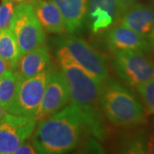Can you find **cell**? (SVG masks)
<instances>
[{
	"label": "cell",
	"instance_id": "cell-27",
	"mask_svg": "<svg viewBox=\"0 0 154 154\" xmlns=\"http://www.w3.org/2000/svg\"><path fill=\"white\" fill-rule=\"evenodd\" d=\"M151 50H152V52H153V55H154V44L151 45Z\"/></svg>",
	"mask_w": 154,
	"mask_h": 154
},
{
	"label": "cell",
	"instance_id": "cell-19",
	"mask_svg": "<svg viewBox=\"0 0 154 154\" xmlns=\"http://www.w3.org/2000/svg\"><path fill=\"white\" fill-rule=\"evenodd\" d=\"M15 6V3L11 0H5L0 5V30L10 28Z\"/></svg>",
	"mask_w": 154,
	"mask_h": 154
},
{
	"label": "cell",
	"instance_id": "cell-21",
	"mask_svg": "<svg viewBox=\"0 0 154 154\" xmlns=\"http://www.w3.org/2000/svg\"><path fill=\"white\" fill-rule=\"evenodd\" d=\"M146 153L154 154V136H149L146 139Z\"/></svg>",
	"mask_w": 154,
	"mask_h": 154
},
{
	"label": "cell",
	"instance_id": "cell-15",
	"mask_svg": "<svg viewBox=\"0 0 154 154\" xmlns=\"http://www.w3.org/2000/svg\"><path fill=\"white\" fill-rule=\"evenodd\" d=\"M21 52L15 35L10 28L0 30V57L6 60L12 69H17Z\"/></svg>",
	"mask_w": 154,
	"mask_h": 154
},
{
	"label": "cell",
	"instance_id": "cell-6",
	"mask_svg": "<svg viewBox=\"0 0 154 154\" xmlns=\"http://www.w3.org/2000/svg\"><path fill=\"white\" fill-rule=\"evenodd\" d=\"M146 53L138 50L115 53L112 66L116 75L126 85L134 88L154 78V61Z\"/></svg>",
	"mask_w": 154,
	"mask_h": 154
},
{
	"label": "cell",
	"instance_id": "cell-17",
	"mask_svg": "<svg viewBox=\"0 0 154 154\" xmlns=\"http://www.w3.org/2000/svg\"><path fill=\"white\" fill-rule=\"evenodd\" d=\"M100 9L107 11L113 18L114 24L117 23L124 9L118 0H88V11Z\"/></svg>",
	"mask_w": 154,
	"mask_h": 154
},
{
	"label": "cell",
	"instance_id": "cell-13",
	"mask_svg": "<svg viewBox=\"0 0 154 154\" xmlns=\"http://www.w3.org/2000/svg\"><path fill=\"white\" fill-rule=\"evenodd\" d=\"M60 11L69 33L81 32L86 23L88 0H49Z\"/></svg>",
	"mask_w": 154,
	"mask_h": 154
},
{
	"label": "cell",
	"instance_id": "cell-5",
	"mask_svg": "<svg viewBox=\"0 0 154 154\" xmlns=\"http://www.w3.org/2000/svg\"><path fill=\"white\" fill-rule=\"evenodd\" d=\"M10 28L17 39L21 55L44 44V30L28 1L17 3Z\"/></svg>",
	"mask_w": 154,
	"mask_h": 154
},
{
	"label": "cell",
	"instance_id": "cell-28",
	"mask_svg": "<svg viewBox=\"0 0 154 154\" xmlns=\"http://www.w3.org/2000/svg\"><path fill=\"white\" fill-rule=\"evenodd\" d=\"M3 1H5V0H3Z\"/></svg>",
	"mask_w": 154,
	"mask_h": 154
},
{
	"label": "cell",
	"instance_id": "cell-25",
	"mask_svg": "<svg viewBox=\"0 0 154 154\" xmlns=\"http://www.w3.org/2000/svg\"><path fill=\"white\" fill-rule=\"evenodd\" d=\"M6 112H7V110H6L5 109H4V108L0 105V118H1V117H3Z\"/></svg>",
	"mask_w": 154,
	"mask_h": 154
},
{
	"label": "cell",
	"instance_id": "cell-3",
	"mask_svg": "<svg viewBox=\"0 0 154 154\" xmlns=\"http://www.w3.org/2000/svg\"><path fill=\"white\" fill-rule=\"evenodd\" d=\"M99 105L108 121L115 126H136L145 119L144 106L136 94L112 78L103 83Z\"/></svg>",
	"mask_w": 154,
	"mask_h": 154
},
{
	"label": "cell",
	"instance_id": "cell-4",
	"mask_svg": "<svg viewBox=\"0 0 154 154\" xmlns=\"http://www.w3.org/2000/svg\"><path fill=\"white\" fill-rule=\"evenodd\" d=\"M51 68L29 78L19 77L14 98L9 105V113L37 120L45 88L49 76Z\"/></svg>",
	"mask_w": 154,
	"mask_h": 154
},
{
	"label": "cell",
	"instance_id": "cell-26",
	"mask_svg": "<svg viewBox=\"0 0 154 154\" xmlns=\"http://www.w3.org/2000/svg\"><path fill=\"white\" fill-rule=\"evenodd\" d=\"M13 1L14 3H20V2H22V1H26V0H11Z\"/></svg>",
	"mask_w": 154,
	"mask_h": 154
},
{
	"label": "cell",
	"instance_id": "cell-23",
	"mask_svg": "<svg viewBox=\"0 0 154 154\" xmlns=\"http://www.w3.org/2000/svg\"><path fill=\"white\" fill-rule=\"evenodd\" d=\"M118 1H119V3L121 4V5L122 6V8L125 9L128 6L133 5L134 3H136L137 0H118Z\"/></svg>",
	"mask_w": 154,
	"mask_h": 154
},
{
	"label": "cell",
	"instance_id": "cell-1",
	"mask_svg": "<svg viewBox=\"0 0 154 154\" xmlns=\"http://www.w3.org/2000/svg\"><path fill=\"white\" fill-rule=\"evenodd\" d=\"M56 49L62 72L69 85L71 103L82 111L89 132L99 140H104L106 128L99 105L103 82L83 69L64 46L56 44Z\"/></svg>",
	"mask_w": 154,
	"mask_h": 154
},
{
	"label": "cell",
	"instance_id": "cell-7",
	"mask_svg": "<svg viewBox=\"0 0 154 154\" xmlns=\"http://www.w3.org/2000/svg\"><path fill=\"white\" fill-rule=\"evenodd\" d=\"M55 44L64 46L73 58L100 82L104 83L109 78V68L105 56L85 39L71 33L57 38Z\"/></svg>",
	"mask_w": 154,
	"mask_h": 154
},
{
	"label": "cell",
	"instance_id": "cell-9",
	"mask_svg": "<svg viewBox=\"0 0 154 154\" xmlns=\"http://www.w3.org/2000/svg\"><path fill=\"white\" fill-rule=\"evenodd\" d=\"M70 99L69 88L62 70L51 69L45 88L37 121L65 107Z\"/></svg>",
	"mask_w": 154,
	"mask_h": 154
},
{
	"label": "cell",
	"instance_id": "cell-11",
	"mask_svg": "<svg viewBox=\"0 0 154 154\" xmlns=\"http://www.w3.org/2000/svg\"><path fill=\"white\" fill-rule=\"evenodd\" d=\"M119 23L144 37H147L154 27V7L134 3L124 9Z\"/></svg>",
	"mask_w": 154,
	"mask_h": 154
},
{
	"label": "cell",
	"instance_id": "cell-16",
	"mask_svg": "<svg viewBox=\"0 0 154 154\" xmlns=\"http://www.w3.org/2000/svg\"><path fill=\"white\" fill-rule=\"evenodd\" d=\"M19 75L16 69L10 68L0 76V105L7 110L17 90Z\"/></svg>",
	"mask_w": 154,
	"mask_h": 154
},
{
	"label": "cell",
	"instance_id": "cell-12",
	"mask_svg": "<svg viewBox=\"0 0 154 154\" xmlns=\"http://www.w3.org/2000/svg\"><path fill=\"white\" fill-rule=\"evenodd\" d=\"M33 8L36 17L45 32L63 34L66 32L64 19L59 9L49 0H26Z\"/></svg>",
	"mask_w": 154,
	"mask_h": 154
},
{
	"label": "cell",
	"instance_id": "cell-10",
	"mask_svg": "<svg viewBox=\"0 0 154 154\" xmlns=\"http://www.w3.org/2000/svg\"><path fill=\"white\" fill-rule=\"evenodd\" d=\"M104 42L107 49L113 54L128 50H138L146 52L151 51V44L146 37L121 24L116 25L105 33Z\"/></svg>",
	"mask_w": 154,
	"mask_h": 154
},
{
	"label": "cell",
	"instance_id": "cell-18",
	"mask_svg": "<svg viewBox=\"0 0 154 154\" xmlns=\"http://www.w3.org/2000/svg\"><path fill=\"white\" fill-rule=\"evenodd\" d=\"M135 89L149 113L154 114V78L139 85Z\"/></svg>",
	"mask_w": 154,
	"mask_h": 154
},
{
	"label": "cell",
	"instance_id": "cell-20",
	"mask_svg": "<svg viewBox=\"0 0 154 154\" xmlns=\"http://www.w3.org/2000/svg\"><path fill=\"white\" fill-rule=\"evenodd\" d=\"M38 153L36 149L34 148L32 142H23V143L14 152V154H35Z\"/></svg>",
	"mask_w": 154,
	"mask_h": 154
},
{
	"label": "cell",
	"instance_id": "cell-22",
	"mask_svg": "<svg viewBox=\"0 0 154 154\" xmlns=\"http://www.w3.org/2000/svg\"><path fill=\"white\" fill-rule=\"evenodd\" d=\"M10 68H11L10 63L6 60L3 59L2 57H0V76Z\"/></svg>",
	"mask_w": 154,
	"mask_h": 154
},
{
	"label": "cell",
	"instance_id": "cell-2",
	"mask_svg": "<svg viewBox=\"0 0 154 154\" xmlns=\"http://www.w3.org/2000/svg\"><path fill=\"white\" fill-rule=\"evenodd\" d=\"M86 130L82 111L71 104L40 119L31 142L38 153H66L76 147Z\"/></svg>",
	"mask_w": 154,
	"mask_h": 154
},
{
	"label": "cell",
	"instance_id": "cell-14",
	"mask_svg": "<svg viewBox=\"0 0 154 154\" xmlns=\"http://www.w3.org/2000/svg\"><path fill=\"white\" fill-rule=\"evenodd\" d=\"M50 60L49 49L45 43L21 55L17 65L19 77L29 78L43 72L49 68Z\"/></svg>",
	"mask_w": 154,
	"mask_h": 154
},
{
	"label": "cell",
	"instance_id": "cell-24",
	"mask_svg": "<svg viewBox=\"0 0 154 154\" xmlns=\"http://www.w3.org/2000/svg\"><path fill=\"white\" fill-rule=\"evenodd\" d=\"M147 39H148V41L150 42V44L152 45L154 44V27L152 28V30L151 31V33H149V35L146 37Z\"/></svg>",
	"mask_w": 154,
	"mask_h": 154
},
{
	"label": "cell",
	"instance_id": "cell-8",
	"mask_svg": "<svg viewBox=\"0 0 154 154\" xmlns=\"http://www.w3.org/2000/svg\"><path fill=\"white\" fill-rule=\"evenodd\" d=\"M37 120L6 112L0 118V154H12L32 135Z\"/></svg>",
	"mask_w": 154,
	"mask_h": 154
}]
</instances>
